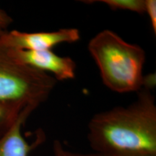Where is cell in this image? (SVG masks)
Masks as SVG:
<instances>
[{
  "instance_id": "6da1fadb",
  "label": "cell",
  "mask_w": 156,
  "mask_h": 156,
  "mask_svg": "<svg viewBox=\"0 0 156 156\" xmlns=\"http://www.w3.org/2000/svg\"><path fill=\"white\" fill-rule=\"evenodd\" d=\"M137 93L129 106L98 113L90 120L87 140L95 153L156 156L155 97L149 90Z\"/></svg>"
},
{
  "instance_id": "7a4b0ae2",
  "label": "cell",
  "mask_w": 156,
  "mask_h": 156,
  "mask_svg": "<svg viewBox=\"0 0 156 156\" xmlns=\"http://www.w3.org/2000/svg\"><path fill=\"white\" fill-rule=\"evenodd\" d=\"M87 49L97 64L103 85L118 93L142 89L146 54L114 31L103 30L90 39Z\"/></svg>"
},
{
  "instance_id": "3957f363",
  "label": "cell",
  "mask_w": 156,
  "mask_h": 156,
  "mask_svg": "<svg viewBox=\"0 0 156 156\" xmlns=\"http://www.w3.org/2000/svg\"><path fill=\"white\" fill-rule=\"evenodd\" d=\"M56 83L51 75L17 61L0 43V101L38 108L48 100Z\"/></svg>"
},
{
  "instance_id": "277c9868",
  "label": "cell",
  "mask_w": 156,
  "mask_h": 156,
  "mask_svg": "<svg viewBox=\"0 0 156 156\" xmlns=\"http://www.w3.org/2000/svg\"><path fill=\"white\" fill-rule=\"evenodd\" d=\"M80 39V30L74 28L48 32L27 33L12 30L0 33V43L5 47L15 50H51L58 44H73Z\"/></svg>"
},
{
  "instance_id": "5b68a950",
  "label": "cell",
  "mask_w": 156,
  "mask_h": 156,
  "mask_svg": "<svg viewBox=\"0 0 156 156\" xmlns=\"http://www.w3.org/2000/svg\"><path fill=\"white\" fill-rule=\"evenodd\" d=\"M8 49L18 62L48 75L51 73L56 81L73 80L75 77L76 63L69 56H58L51 50Z\"/></svg>"
},
{
  "instance_id": "8992f818",
  "label": "cell",
  "mask_w": 156,
  "mask_h": 156,
  "mask_svg": "<svg viewBox=\"0 0 156 156\" xmlns=\"http://www.w3.org/2000/svg\"><path fill=\"white\" fill-rule=\"evenodd\" d=\"M36 108L34 106L25 107L10 129L0 138V156H29L30 151L42 142L41 135H38L35 143L30 145L22 133L23 125Z\"/></svg>"
},
{
  "instance_id": "52a82bcc",
  "label": "cell",
  "mask_w": 156,
  "mask_h": 156,
  "mask_svg": "<svg viewBox=\"0 0 156 156\" xmlns=\"http://www.w3.org/2000/svg\"><path fill=\"white\" fill-rule=\"evenodd\" d=\"M26 106L20 103L0 101V138L10 129Z\"/></svg>"
},
{
  "instance_id": "ba28073f",
  "label": "cell",
  "mask_w": 156,
  "mask_h": 156,
  "mask_svg": "<svg viewBox=\"0 0 156 156\" xmlns=\"http://www.w3.org/2000/svg\"><path fill=\"white\" fill-rule=\"evenodd\" d=\"M113 10H126L140 15L145 12V0H100Z\"/></svg>"
},
{
  "instance_id": "9c48e42d",
  "label": "cell",
  "mask_w": 156,
  "mask_h": 156,
  "mask_svg": "<svg viewBox=\"0 0 156 156\" xmlns=\"http://www.w3.org/2000/svg\"><path fill=\"white\" fill-rule=\"evenodd\" d=\"M53 156H102L97 153H80L67 150L58 140L53 142Z\"/></svg>"
},
{
  "instance_id": "30bf717a",
  "label": "cell",
  "mask_w": 156,
  "mask_h": 156,
  "mask_svg": "<svg viewBox=\"0 0 156 156\" xmlns=\"http://www.w3.org/2000/svg\"><path fill=\"white\" fill-rule=\"evenodd\" d=\"M145 12L149 17L153 33L156 34V1L155 0H145Z\"/></svg>"
},
{
  "instance_id": "8fae6325",
  "label": "cell",
  "mask_w": 156,
  "mask_h": 156,
  "mask_svg": "<svg viewBox=\"0 0 156 156\" xmlns=\"http://www.w3.org/2000/svg\"><path fill=\"white\" fill-rule=\"evenodd\" d=\"M13 22V19L0 7V33L7 30V28Z\"/></svg>"
},
{
  "instance_id": "7c38bea8",
  "label": "cell",
  "mask_w": 156,
  "mask_h": 156,
  "mask_svg": "<svg viewBox=\"0 0 156 156\" xmlns=\"http://www.w3.org/2000/svg\"><path fill=\"white\" fill-rule=\"evenodd\" d=\"M110 156H150V155H137V154H126V155H110Z\"/></svg>"
}]
</instances>
